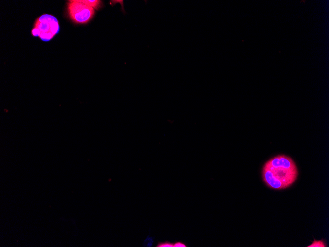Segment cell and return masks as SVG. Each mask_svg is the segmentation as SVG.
Wrapping results in <instances>:
<instances>
[{
	"instance_id": "cell-1",
	"label": "cell",
	"mask_w": 329,
	"mask_h": 247,
	"mask_svg": "<svg viewBox=\"0 0 329 247\" xmlns=\"http://www.w3.org/2000/svg\"><path fill=\"white\" fill-rule=\"evenodd\" d=\"M298 175L295 161L284 154L270 159L262 170L263 182L270 188L276 190L291 187L297 179Z\"/></svg>"
},
{
	"instance_id": "cell-2",
	"label": "cell",
	"mask_w": 329,
	"mask_h": 247,
	"mask_svg": "<svg viewBox=\"0 0 329 247\" xmlns=\"http://www.w3.org/2000/svg\"><path fill=\"white\" fill-rule=\"evenodd\" d=\"M59 22L51 15L43 14L36 19L32 34L44 42L51 41L59 32Z\"/></svg>"
},
{
	"instance_id": "cell-3",
	"label": "cell",
	"mask_w": 329,
	"mask_h": 247,
	"mask_svg": "<svg viewBox=\"0 0 329 247\" xmlns=\"http://www.w3.org/2000/svg\"><path fill=\"white\" fill-rule=\"evenodd\" d=\"M68 11L70 19L76 24H86L93 18L95 9L80 1V0L69 1Z\"/></svg>"
},
{
	"instance_id": "cell-4",
	"label": "cell",
	"mask_w": 329,
	"mask_h": 247,
	"mask_svg": "<svg viewBox=\"0 0 329 247\" xmlns=\"http://www.w3.org/2000/svg\"><path fill=\"white\" fill-rule=\"evenodd\" d=\"M80 1L83 2V4H85V5L93 7L95 10L98 9L99 7L100 6V5H101V1H98V0H94V1H91V0H80Z\"/></svg>"
},
{
	"instance_id": "cell-5",
	"label": "cell",
	"mask_w": 329,
	"mask_h": 247,
	"mask_svg": "<svg viewBox=\"0 0 329 247\" xmlns=\"http://www.w3.org/2000/svg\"><path fill=\"white\" fill-rule=\"evenodd\" d=\"M327 245L325 242L323 240H316L313 241L311 245L307 246V247H326Z\"/></svg>"
},
{
	"instance_id": "cell-6",
	"label": "cell",
	"mask_w": 329,
	"mask_h": 247,
	"mask_svg": "<svg viewBox=\"0 0 329 247\" xmlns=\"http://www.w3.org/2000/svg\"><path fill=\"white\" fill-rule=\"evenodd\" d=\"M173 244L170 242L166 241L164 242L159 243L157 247H173Z\"/></svg>"
},
{
	"instance_id": "cell-7",
	"label": "cell",
	"mask_w": 329,
	"mask_h": 247,
	"mask_svg": "<svg viewBox=\"0 0 329 247\" xmlns=\"http://www.w3.org/2000/svg\"><path fill=\"white\" fill-rule=\"evenodd\" d=\"M173 247H187V246L182 242H176L173 244Z\"/></svg>"
}]
</instances>
